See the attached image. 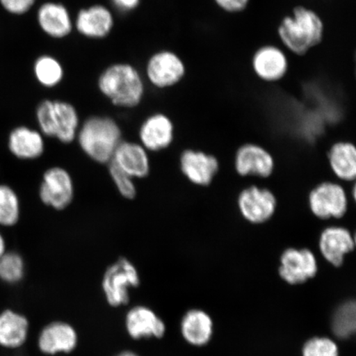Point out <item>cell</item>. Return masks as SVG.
I'll list each match as a JSON object with an SVG mask.
<instances>
[{
    "instance_id": "23",
    "label": "cell",
    "mask_w": 356,
    "mask_h": 356,
    "mask_svg": "<svg viewBox=\"0 0 356 356\" xmlns=\"http://www.w3.org/2000/svg\"><path fill=\"white\" fill-rule=\"evenodd\" d=\"M331 171L338 179L355 182L356 177V149L349 141L337 142L327 153Z\"/></svg>"
},
{
    "instance_id": "6",
    "label": "cell",
    "mask_w": 356,
    "mask_h": 356,
    "mask_svg": "<svg viewBox=\"0 0 356 356\" xmlns=\"http://www.w3.org/2000/svg\"><path fill=\"white\" fill-rule=\"evenodd\" d=\"M185 74L186 66L181 58L168 49L151 54L143 68L146 83L157 89L175 87L184 79Z\"/></svg>"
},
{
    "instance_id": "34",
    "label": "cell",
    "mask_w": 356,
    "mask_h": 356,
    "mask_svg": "<svg viewBox=\"0 0 356 356\" xmlns=\"http://www.w3.org/2000/svg\"><path fill=\"white\" fill-rule=\"evenodd\" d=\"M6 252V240H4L3 235L0 234V257H1Z\"/></svg>"
},
{
    "instance_id": "31",
    "label": "cell",
    "mask_w": 356,
    "mask_h": 356,
    "mask_svg": "<svg viewBox=\"0 0 356 356\" xmlns=\"http://www.w3.org/2000/svg\"><path fill=\"white\" fill-rule=\"evenodd\" d=\"M38 4V0H0V8L13 17L29 15Z\"/></svg>"
},
{
    "instance_id": "26",
    "label": "cell",
    "mask_w": 356,
    "mask_h": 356,
    "mask_svg": "<svg viewBox=\"0 0 356 356\" xmlns=\"http://www.w3.org/2000/svg\"><path fill=\"white\" fill-rule=\"evenodd\" d=\"M19 197L10 186L0 185V225L10 227L19 220Z\"/></svg>"
},
{
    "instance_id": "28",
    "label": "cell",
    "mask_w": 356,
    "mask_h": 356,
    "mask_svg": "<svg viewBox=\"0 0 356 356\" xmlns=\"http://www.w3.org/2000/svg\"><path fill=\"white\" fill-rule=\"evenodd\" d=\"M332 331L336 337L346 339L355 332V302L348 301L337 309L332 319Z\"/></svg>"
},
{
    "instance_id": "11",
    "label": "cell",
    "mask_w": 356,
    "mask_h": 356,
    "mask_svg": "<svg viewBox=\"0 0 356 356\" xmlns=\"http://www.w3.org/2000/svg\"><path fill=\"white\" fill-rule=\"evenodd\" d=\"M43 204L55 210L62 211L73 202L74 186L68 171L60 167L47 169L44 172L39 190Z\"/></svg>"
},
{
    "instance_id": "13",
    "label": "cell",
    "mask_w": 356,
    "mask_h": 356,
    "mask_svg": "<svg viewBox=\"0 0 356 356\" xmlns=\"http://www.w3.org/2000/svg\"><path fill=\"white\" fill-rule=\"evenodd\" d=\"M355 248V235L342 226H328L318 238V248L324 259L334 267H341L345 257Z\"/></svg>"
},
{
    "instance_id": "1",
    "label": "cell",
    "mask_w": 356,
    "mask_h": 356,
    "mask_svg": "<svg viewBox=\"0 0 356 356\" xmlns=\"http://www.w3.org/2000/svg\"><path fill=\"white\" fill-rule=\"evenodd\" d=\"M97 88L111 104L122 108H134L144 100L146 81L143 73L128 62H114L101 71Z\"/></svg>"
},
{
    "instance_id": "30",
    "label": "cell",
    "mask_w": 356,
    "mask_h": 356,
    "mask_svg": "<svg viewBox=\"0 0 356 356\" xmlns=\"http://www.w3.org/2000/svg\"><path fill=\"white\" fill-rule=\"evenodd\" d=\"M109 173L115 186L124 198L133 200L136 195V188L134 178L123 172L113 162L109 163Z\"/></svg>"
},
{
    "instance_id": "12",
    "label": "cell",
    "mask_w": 356,
    "mask_h": 356,
    "mask_svg": "<svg viewBox=\"0 0 356 356\" xmlns=\"http://www.w3.org/2000/svg\"><path fill=\"white\" fill-rule=\"evenodd\" d=\"M279 275L289 284H304L318 273L317 258L309 248H289L280 257Z\"/></svg>"
},
{
    "instance_id": "19",
    "label": "cell",
    "mask_w": 356,
    "mask_h": 356,
    "mask_svg": "<svg viewBox=\"0 0 356 356\" xmlns=\"http://www.w3.org/2000/svg\"><path fill=\"white\" fill-rule=\"evenodd\" d=\"M111 162L133 178H144L150 171L147 150L140 144L134 142L122 141Z\"/></svg>"
},
{
    "instance_id": "32",
    "label": "cell",
    "mask_w": 356,
    "mask_h": 356,
    "mask_svg": "<svg viewBox=\"0 0 356 356\" xmlns=\"http://www.w3.org/2000/svg\"><path fill=\"white\" fill-rule=\"evenodd\" d=\"M105 4L113 12L115 17L131 15L140 8L141 0H105Z\"/></svg>"
},
{
    "instance_id": "14",
    "label": "cell",
    "mask_w": 356,
    "mask_h": 356,
    "mask_svg": "<svg viewBox=\"0 0 356 356\" xmlns=\"http://www.w3.org/2000/svg\"><path fill=\"white\" fill-rule=\"evenodd\" d=\"M234 168L240 177L268 178L274 172L275 160L264 147L248 143L240 146L236 152Z\"/></svg>"
},
{
    "instance_id": "9",
    "label": "cell",
    "mask_w": 356,
    "mask_h": 356,
    "mask_svg": "<svg viewBox=\"0 0 356 356\" xmlns=\"http://www.w3.org/2000/svg\"><path fill=\"white\" fill-rule=\"evenodd\" d=\"M38 29L48 38L61 41L74 32V17L63 3L46 0L34 8Z\"/></svg>"
},
{
    "instance_id": "35",
    "label": "cell",
    "mask_w": 356,
    "mask_h": 356,
    "mask_svg": "<svg viewBox=\"0 0 356 356\" xmlns=\"http://www.w3.org/2000/svg\"><path fill=\"white\" fill-rule=\"evenodd\" d=\"M115 356H140L139 355H137L135 353H133V351L131 350H124L122 351V353H119L118 355Z\"/></svg>"
},
{
    "instance_id": "21",
    "label": "cell",
    "mask_w": 356,
    "mask_h": 356,
    "mask_svg": "<svg viewBox=\"0 0 356 356\" xmlns=\"http://www.w3.org/2000/svg\"><path fill=\"white\" fill-rule=\"evenodd\" d=\"M181 333L190 345L198 347L206 346L213 337V320L207 312L191 309L181 319Z\"/></svg>"
},
{
    "instance_id": "22",
    "label": "cell",
    "mask_w": 356,
    "mask_h": 356,
    "mask_svg": "<svg viewBox=\"0 0 356 356\" xmlns=\"http://www.w3.org/2000/svg\"><path fill=\"white\" fill-rule=\"evenodd\" d=\"M8 148L17 158L38 159L44 151L43 135L41 132L29 127H17L8 137Z\"/></svg>"
},
{
    "instance_id": "8",
    "label": "cell",
    "mask_w": 356,
    "mask_h": 356,
    "mask_svg": "<svg viewBox=\"0 0 356 356\" xmlns=\"http://www.w3.org/2000/svg\"><path fill=\"white\" fill-rule=\"evenodd\" d=\"M115 15L106 4L95 3L79 8L74 16V29L80 37L92 41L108 38L115 26Z\"/></svg>"
},
{
    "instance_id": "24",
    "label": "cell",
    "mask_w": 356,
    "mask_h": 356,
    "mask_svg": "<svg viewBox=\"0 0 356 356\" xmlns=\"http://www.w3.org/2000/svg\"><path fill=\"white\" fill-rule=\"evenodd\" d=\"M33 76L35 83L44 89H55L61 86L65 76L63 64L55 56L44 54L38 56L32 66Z\"/></svg>"
},
{
    "instance_id": "33",
    "label": "cell",
    "mask_w": 356,
    "mask_h": 356,
    "mask_svg": "<svg viewBox=\"0 0 356 356\" xmlns=\"http://www.w3.org/2000/svg\"><path fill=\"white\" fill-rule=\"evenodd\" d=\"M222 8L228 12H238L246 7L248 0H216Z\"/></svg>"
},
{
    "instance_id": "20",
    "label": "cell",
    "mask_w": 356,
    "mask_h": 356,
    "mask_svg": "<svg viewBox=\"0 0 356 356\" xmlns=\"http://www.w3.org/2000/svg\"><path fill=\"white\" fill-rule=\"evenodd\" d=\"M29 333V321L15 310L0 312V347L7 350L19 349L26 343Z\"/></svg>"
},
{
    "instance_id": "27",
    "label": "cell",
    "mask_w": 356,
    "mask_h": 356,
    "mask_svg": "<svg viewBox=\"0 0 356 356\" xmlns=\"http://www.w3.org/2000/svg\"><path fill=\"white\" fill-rule=\"evenodd\" d=\"M24 275L25 264L19 253L6 252L0 257V282L7 284H19Z\"/></svg>"
},
{
    "instance_id": "17",
    "label": "cell",
    "mask_w": 356,
    "mask_h": 356,
    "mask_svg": "<svg viewBox=\"0 0 356 356\" xmlns=\"http://www.w3.org/2000/svg\"><path fill=\"white\" fill-rule=\"evenodd\" d=\"M126 329L133 339L162 338L166 332V325L153 309L144 305H137L127 312Z\"/></svg>"
},
{
    "instance_id": "2",
    "label": "cell",
    "mask_w": 356,
    "mask_h": 356,
    "mask_svg": "<svg viewBox=\"0 0 356 356\" xmlns=\"http://www.w3.org/2000/svg\"><path fill=\"white\" fill-rule=\"evenodd\" d=\"M77 137L80 148L93 161L109 163L122 142V131L113 118L92 115L79 127Z\"/></svg>"
},
{
    "instance_id": "15",
    "label": "cell",
    "mask_w": 356,
    "mask_h": 356,
    "mask_svg": "<svg viewBox=\"0 0 356 356\" xmlns=\"http://www.w3.org/2000/svg\"><path fill=\"white\" fill-rule=\"evenodd\" d=\"M180 168L191 184L206 188L211 185L220 171V163L212 154L203 151L186 149L181 154Z\"/></svg>"
},
{
    "instance_id": "3",
    "label": "cell",
    "mask_w": 356,
    "mask_h": 356,
    "mask_svg": "<svg viewBox=\"0 0 356 356\" xmlns=\"http://www.w3.org/2000/svg\"><path fill=\"white\" fill-rule=\"evenodd\" d=\"M35 117L41 133L70 144L77 137L79 117L71 102L60 99H44L35 110Z\"/></svg>"
},
{
    "instance_id": "16",
    "label": "cell",
    "mask_w": 356,
    "mask_h": 356,
    "mask_svg": "<svg viewBox=\"0 0 356 356\" xmlns=\"http://www.w3.org/2000/svg\"><path fill=\"white\" fill-rule=\"evenodd\" d=\"M79 337L70 324L57 321L49 323L42 328L38 339L40 350L44 355L68 354L76 348Z\"/></svg>"
},
{
    "instance_id": "7",
    "label": "cell",
    "mask_w": 356,
    "mask_h": 356,
    "mask_svg": "<svg viewBox=\"0 0 356 356\" xmlns=\"http://www.w3.org/2000/svg\"><path fill=\"white\" fill-rule=\"evenodd\" d=\"M309 207L318 219H341L348 211V197L343 186L334 181H323L310 191Z\"/></svg>"
},
{
    "instance_id": "25",
    "label": "cell",
    "mask_w": 356,
    "mask_h": 356,
    "mask_svg": "<svg viewBox=\"0 0 356 356\" xmlns=\"http://www.w3.org/2000/svg\"><path fill=\"white\" fill-rule=\"evenodd\" d=\"M253 67L261 79L266 81H277L286 72V58L277 48L264 47L255 55Z\"/></svg>"
},
{
    "instance_id": "4",
    "label": "cell",
    "mask_w": 356,
    "mask_h": 356,
    "mask_svg": "<svg viewBox=\"0 0 356 356\" xmlns=\"http://www.w3.org/2000/svg\"><path fill=\"white\" fill-rule=\"evenodd\" d=\"M323 24L316 13L305 8H296L293 17H287L279 26L284 44L298 55H304L322 41Z\"/></svg>"
},
{
    "instance_id": "18",
    "label": "cell",
    "mask_w": 356,
    "mask_h": 356,
    "mask_svg": "<svg viewBox=\"0 0 356 356\" xmlns=\"http://www.w3.org/2000/svg\"><path fill=\"white\" fill-rule=\"evenodd\" d=\"M139 135L141 145L147 151L158 152L172 145L175 139V124L167 115L155 113L141 124Z\"/></svg>"
},
{
    "instance_id": "29",
    "label": "cell",
    "mask_w": 356,
    "mask_h": 356,
    "mask_svg": "<svg viewBox=\"0 0 356 356\" xmlns=\"http://www.w3.org/2000/svg\"><path fill=\"white\" fill-rule=\"evenodd\" d=\"M302 356H340L339 348L331 338L315 337L305 342Z\"/></svg>"
},
{
    "instance_id": "10",
    "label": "cell",
    "mask_w": 356,
    "mask_h": 356,
    "mask_svg": "<svg viewBox=\"0 0 356 356\" xmlns=\"http://www.w3.org/2000/svg\"><path fill=\"white\" fill-rule=\"evenodd\" d=\"M238 209L249 224L264 225L277 211V198L269 189L250 186L239 193Z\"/></svg>"
},
{
    "instance_id": "5",
    "label": "cell",
    "mask_w": 356,
    "mask_h": 356,
    "mask_svg": "<svg viewBox=\"0 0 356 356\" xmlns=\"http://www.w3.org/2000/svg\"><path fill=\"white\" fill-rule=\"evenodd\" d=\"M140 278L135 265L120 258L106 270L102 280V292L108 304L118 308L130 301V289L140 286Z\"/></svg>"
}]
</instances>
